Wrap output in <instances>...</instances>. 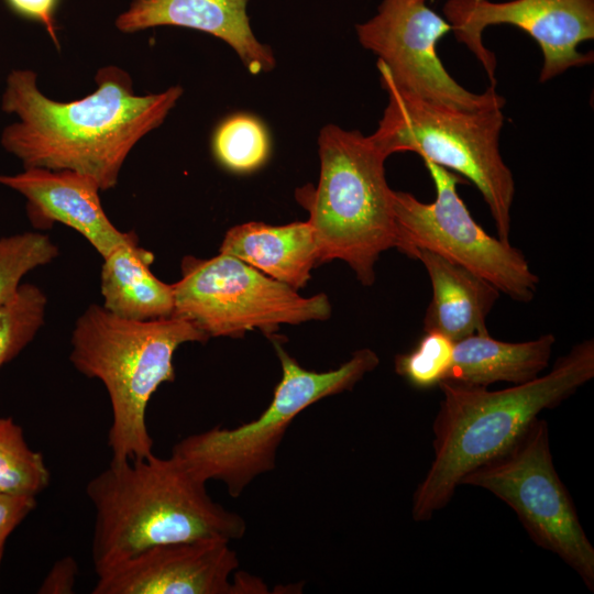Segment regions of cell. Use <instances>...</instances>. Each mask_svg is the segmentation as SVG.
Listing matches in <instances>:
<instances>
[{
	"label": "cell",
	"mask_w": 594,
	"mask_h": 594,
	"mask_svg": "<svg viewBox=\"0 0 594 594\" xmlns=\"http://www.w3.org/2000/svg\"><path fill=\"white\" fill-rule=\"evenodd\" d=\"M58 248L45 234L24 232L0 239V305L14 296L30 271L52 262Z\"/></svg>",
	"instance_id": "24"
},
{
	"label": "cell",
	"mask_w": 594,
	"mask_h": 594,
	"mask_svg": "<svg viewBox=\"0 0 594 594\" xmlns=\"http://www.w3.org/2000/svg\"><path fill=\"white\" fill-rule=\"evenodd\" d=\"M230 541L204 538L148 548L100 573L92 594H261L264 582L237 572Z\"/></svg>",
	"instance_id": "13"
},
{
	"label": "cell",
	"mask_w": 594,
	"mask_h": 594,
	"mask_svg": "<svg viewBox=\"0 0 594 594\" xmlns=\"http://www.w3.org/2000/svg\"><path fill=\"white\" fill-rule=\"evenodd\" d=\"M454 342L436 331H424L416 345L397 354L395 372L417 389L438 387L448 378Z\"/></svg>",
	"instance_id": "23"
},
{
	"label": "cell",
	"mask_w": 594,
	"mask_h": 594,
	"mask_svg": "<svg viewBox=\"0 0 594 594\" xmlns=\"http://www.w3.org/2000/svg\"><path fill=\"white\" fill-rule=\"evenodd\" d=\"M95 508L96 574L155 546L204 538L241 539L245 519L216 503L183 461L154 453L112 461L86 485Z\"/></svg>",
	"instance_id": "3"
},
{
	"label": "cell",
	"mask_w": 594,
	"mask_h": 594,
	"mask_svg": "<svg viewBox=\"0 0 594 594\" xmlns=\"http://www.w3.org/2000/svg\"><path fill=\"white\" fill-rule=\"evenodd\" d=\"M554 344L552 333L524 342L472 334L454 342L447 380L484 387L497 382L524 384L548 367Z\"/></svg>",
	"instance_id": "19"
},
{
	"label": "cell",
	"mask_w": 594,
	"mask_h": 594,
	"mask_svg": "<svg viewBox=\"0 0 594 594\" xmlns=\"http://www.w3.org/2000/svg\"><path fill=\"white\" fill-rule=\"evenodd\" d=\"M1 559H2V557L0 558V562H1Z\"/></svg>",
	"instance_id": "28"
},
{
	"label": "cell",
	"mask_w": 594,
	"mask_h": 594,
	"mask_svg": "<svg viewBox=\"0 0 594 594\" xmlns=\"http://www.w3.org/2000/svg\"><path fill=\"white\" fill-rule=\"evenodd\" d=\"M209 337L189 321L168 318L136 321L120 318L103 306L90 305L72 333L74 367L106 387L112 420L108 446L112 461L153 453L146 409L157 388L175 380L173 359L179 345Z\"/></svg>",
	"instance_id": "4"
},
{
	"label": "cell",
	"mask_w": 594,
	"mask_h": 594,
	"mask_svg": "<svg viewBox=\"0 0 594 594\" xmlns=\"http://www.w3.org/2000/svg\"><path fill=\"white\" fill-rule=\"evenodd\" d=\"M0 184L26 199V215L34 228L48 229L56 222L69 227L101 257L129 235L110 221L101 205L98 184L86 175L31 167L14 175H0Z\"/></svg>",
	"instance_id": "14"
},
{
	"label": "cell",
	"mask_w": 594,
	"mask_h": 594,
	"mask_svg": "<svg viewBox=\"0 0 594 594\" xmlns=\"http://www.w3.org/2000/svg\"><path fill=\"white\" fill-rule=\"evenodd\" d=\"M91 94L64 102L38 89L33 70H11L1 109L16 120L3 128L2 147L24 168L73 170L101 191L112 189L132 148L165 121L183 88L138 95L130 74L116 65L100 67Z\"/></svg>",
	"instance_id": "1"
},
{
	"label": "cell",
	"mask_w": 594,
	"mask_h": 594,
	"mask_svg": "<svg viewBox=\"0 0 594 594\" xmlns=\"http://www.w3.org/2000/svg\"><path fill=\"white\" fill-rule=\"evenodd\" d=\"M51 480L41 452L31 449L11 417L0 418V493L35 496Z\"/></svg>",
	"instance_id": "21"
},
{
	"label": "cell",
	"mask_w": 594,
	"mask_h": 594,
	"mask_svg": "<svg viewBox=\"0 0 594 594\" xmlns=\"http://www.w3.org/2000/svg\"><path fill=\"white\" fill-rule=\"evenodd\" d=\"M274 348L282 377L265 410L232 429L216 426L185 437L172 450L197 477L206 483L222 482L232 497H239L257 476L275 468L283 438L302 410L352 389L380 364L373 350L361 349L338 369L315 372L304 369L278 341H274Z\"/></svg>",
	"instance_id": "7"
},
{
	"label": "cell",
	"mask_w": 594,
	"mask_h": 594,
	"mask_svg": "<svg viewBox=\"0 0 594 594\" xmlns=\"http://www.w3.org/2000/svg\"><path fill=\"white\" fill-rule=\"evenodd\" d=\"M219 252L230 254L294 289L302 288L318 263L309 221L285 226L248 222L228 230Z\"/></svg>",
	"instance_id": "17"
},
{
	"label": "cell",
	"mask_w": 594,
	"mask_h": 594,
	"mask_svg": "<svg viewBox=\"0 0 594 594\" xmlns=\"http://www.w3.org/2000/svg\"><path fill=\"white\" fill-rule=\"evenodd\" d=\"M410 257L425 266L432 287L422 331L440 332L453 342L488 333L486 318L501 294L493 284L424 249H415Z\"/></svg>",
	"instance_id": "16"
},
{
	"label": "cell",
	"mask_w": 594,
	"mask_h": 594,
	"mask_svg": "<svg viewBox=\"0 0 594 594\" xmlns=\"http://www.w3.org/2000/svg\"><path fill=\"white\" fill-rule=\"evenodd\" d=\"M270 132L257 117L238 112L224 118L215 129L211 151L223 168L238 174L252 173L268 160Z\"/></svg>",
	"instance_id": "20"
},
{
	"label": "cell",
	"mask_w": 594,
	"mask_h": 594,
	"mask_svg": "<svg viewBox=\"0 0 594 594\" xmlns=\"http://www.w3.org/2000/svg\"><path fill=\"white\" fill-rule=\"evenodd\" d=\"M36 497L0 493V558L11 532L35 508Z\"/></svg>",
	"instance_id": "25"
},
{
	"label": "cell",
	"mask_w": 594,
	"mask_h": 594,
	"mask_svg": "<svg viewBox=\"0 0 594 594\" xmlns=\"http://www.w3.org/2000/svg\"><path fill=\"white\" fill-rule=\"evenodd\" d=\"M424 164L436 189L432 202L393 190L397 250L409 257L415 249L433 252L483 277L509 298L530 301L539 277L522 252L490 235L473 219L457 190L463 183L459 175L427 160Z\"/></svg>",
	"instance_id": "10"
},
{
	"label": "cell",
	"mask_w": 594,
	"mask_h": 594,
	"mask_svg": "<svg viewBox=\"0 0 594 594\" xmlns=\"http://www.w3.org/2000/svg\"><path fill=\"white\" fill-rule=\"evenodd\" d=\"M463 484L507 504L537 546L557 554L594 590V548L554 468L544 419L535 420L508 452L470 472Z\"/></svg>",
	"instance_id": "9"
},
{
	"label": "cell",
	"mask_w": 594,
	"mask_h": 594,
	"mask_svg": "<svg viewBox=\"0 0 594 594\" xmlns=\"http://www.w3.org/2000/svg\"><path fill=\"white\" fill-rule=\"evenodd\" d=\"M443 14L457 41L475 55L493 86L496 57L483 43V32L491 25H514L538 44L543 59L539 82L594 61L593 52L579 51L594 38V0H448Z\"/></svg>",
	"instance_id": "12"
},
{
	"label": "cell",
	"mask_w": 594,
	"mask_h": 594,
	"mask_svg": "<svg viewBox=\"0 0 594 594\" xmlns=\"http://www.w3.org/2000/svg\"><path fill=\"white\" fill-rule=\"evenodd\" d=\"M594 377V341L575 343L542 376L499 391L443 381L433 420V460L413 495L411 516L430 520L462 480L508 452L538 419Z\"/></svg>",
	"instance_id": "2"
},
{
	"label": "cell",
	"mask_w": 594,
	"mask_h": 594,
	"mask_svg": "<svg viewBox=\"0 0 594 594\" xmlns=\"http://www.w3.org/2000/svg\"><path fill=\"white\" fill-rule=\"evenodd\" d=\"M6 2L20 16L43 24L55 46L59 48L54 19L58 0H6Z\"/></svg>",
	"instance_id": "26"
},
{
	"label": "cell",
	"mask_w": 594,
	"mask_h": 594,
	"mask_svg": "<svg viewBox=\"0 0 594 594\" xmlns=\"http://www.w3.org/2000/svg\"><path fill=\"white\" fill-rule=\"evenodd\" d=\"M388 102L371 139L387 155L414 152L470 180L509 242L515 180L503 160V108L463 109L402 89L380 74Z\"/></svg>",
	"instance_id": "6"
},
{
	"label": "cell",
	"mask_w": 594,
	"mask_h": 594,
	"mask_svg": "<svg viewBox=\"0 0 594 594\" xmlns=\"http://www.w3.org/2000/svg\"><path fill=\"white\" fill-rule=\"evenodd\" d=\"M248 0H132L116 28L122 33L172 25L205 32L234 50L252 75L271 72L275 57L250 26Z\"/></svg>",
	"instance_id": "15"
},
{
	"label": "cell",
	"mask_w": 594,
	"mask_h": 594,
	"mask_svg": "<svg viewBox=\"0 0 594 594\" xmlns=\"http://www.w3.org/2000/svg\"><path fill=\"white\" fill-rule=\"evenodd\" d=\"M318 144V185L296 190L309 212L318 263L341 260L370 286L380 255L399 245L393 189L385 177L388 156L370 135L333 124L321 129Z\"/></svg>",
	"instance_id": "5"
},
{
	"label": "cell",
	"mask_w": 594,
	"mask_h": 594,
	"mask_svg": "<svg viewBox=\"0 0 594 594\" xmlns=\"http://www.w3.org/2000/svg\"><path fill=\"white\" fill-rule=\"evenodd\" d=\"M426 2L382 0L373 18L355 25L360 44L377 56L380 74L402 89L453 107L504 108L495 86L472 92L447 72L436 48L451 26Z\"/></svg>",
	"instance_id": "11"
},
{
	"label": "cell",
	"mask_w": 594,
	"mask_h": 594,
	"mask_svg": "<svg viewBox=\"0 0 594 594\" xmlns=\"http://www.w3.org/2000/svg\"><path fill=\"white\" fill-rule=\"evenodd\" d=\"M182 276L173 284L174 314L211 337H241L279 324L323 320L331 315L324 294L302 297L243 261L219 252L202 260L185 256Z\"/></svg>",
	"instance_id": "8"
},
{
	"label": "cell",
	"mask_w": 594,
	"mask_h": 594,
	"mask_svg": "<svg viewBox=\"0 0 594 594\" xmlns=\"http://www.w3.org/2000/svg\"><path fill=\"white\" fill-rule=\"evenodd\" d=\"M46 304L44 292L26 283L0 305V367L34 339L44 322Z\"/></svg>",
	"instance_id": "22"
},
{
	"label": "cell",
	"mask_w": 594,
	"mask_h": 594,
	"mask_svg": "<svg viewBox=\"0 0 594 594\" xmlns=\"http://www.w3.org/2000/svg\"><path fill=\"white\" fill-rule=\"evenodd\" d=\"M78 574L76 560L66 556L54 563L46 574L38 593L41 594H72L74 593Z\"/></svg>",
	"instance_id": "27"
},
{
	"label": "cell",
	"mask_w": 594,
	"mask_h": 594,
	"mask_svg": "<svg viewBox=\"0 0 594 594\" xmlns=\"http://www.w3.org/2000/svg\"><path fill=\"white\" fill-rule=\"evenodd\" d=\"M102 258L103 308L120 318L136 321L173 316V286L151 272L154 254L139 245L135 232L130 231L125 241Z\"/></svg>",
	"instance_id": "18"
}]
</instances>
